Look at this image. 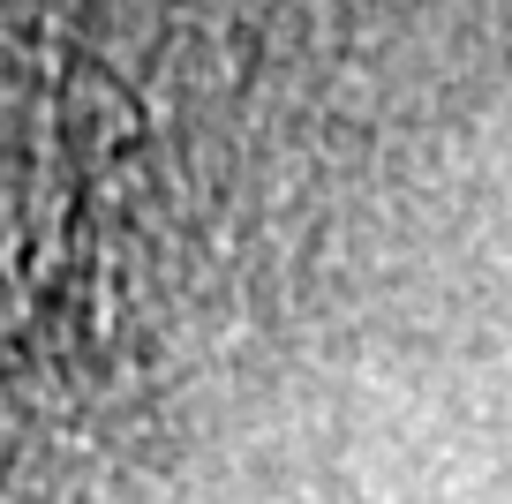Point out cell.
I'll list each match as a JSON object with an SVG mask.
<instances>
[]
</instances>
